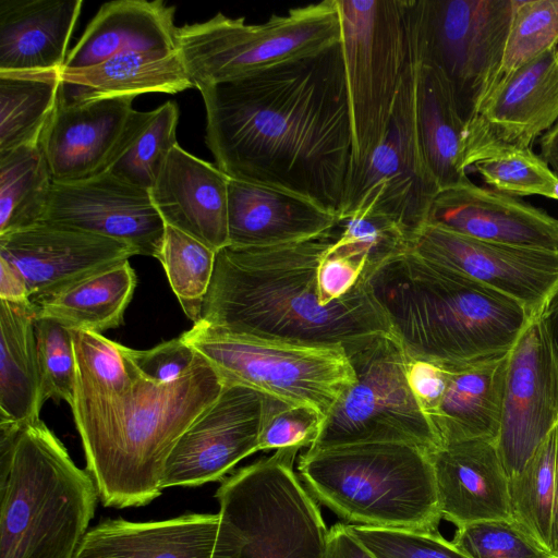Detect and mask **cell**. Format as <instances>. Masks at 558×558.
<instances>
[{
	"label": "cell",
	"instance_id": "cell-1",
	"mask_svg": "<svg viewBox=\"0 0 558 558\" xmlns=\"http://www.w3.org/2000/svg\"><path fill=\"white\" fill-rule=\"evenodd\" d=\"M197 89L206 110L205 141L223 173L299 194L339 214L352 154L340 43Z\"/></svg>",
	"mask_w": 558,
	"mask_h": 558
},
{
	"label": "cell",
	"instance_id": "cell-2",
	"mask_svg": "<svg viewBox=\"0 0 558 558\" xmlns=\"http://www.w3.org/2000/svg\"><path fill=\"white\" fill-rule=\"evenodd\" d=\"M338 233L219 250L196 323L230 335L308 345H343L366 335L393 333L362 279L343 298L320 303L317 269Z\"/></svg>",
	"mask_w": 558,
	"mask_h": 558
},
{
	"label": "cell",
	"instance_id": "cell-3",
	"mask_svg": "<svg viewBox=\"0 0 558 558\" xmlns=\"http://www.w3.org/2000/svg\"><path fill=\"white\" fill-rule=\"evenodd\" d=\"M223 386L197 353L193 365L171 383L141 376L120 395L75 392L71 409L102 505L142 507L159 497L171 450Z\"/></svg>",
	"mask_w": 558,
	"mask_h": 558
},
{
	"label": "cell",
	"instance_id": "cell-4",
	"mask_svg": "<svg viewBox=\"0 0 558 558\" xmlns=\"http://www.w3.org/2000/svg\"><path fill=\"white\" fill-rule=\"evenodd\" d=\"M366 282L408 355L441 366L508 354L533 317L517 301L413 250Z\"/></svg>",
	"mask_w": 558,
	"mask_h": 558
},
{
	"label": "cell",
	"instance_id": "cell-5",
	"mask_svg": "<svg viewBox=\"0 0 558 558\" xmlns=\"http://www.w3.org/2000/svg\"><path fill=\"white\" fill-rule=\"evenodd\" d=\"M98 488L39 418L25 425L0 463V558H74Z\"/></svg>",
	"mask_w": 558,
	"mask_h": 558
},
{
	"label": "cell",
	"instance_id": "cell-6",
	"mask_svg": "<svg viewBox=\"0 0 558 558\" xmlns=\"http://www.w3.org/2000/svg\"><path fill=\"white\" fill-rule=\"evenodd\" d=\"M298 475L345 524L437 533L441 518L430 454L403 442L303 452Z\"/></svg>",
	"mask_w": 558,
	"mask_h": 558
},
{
	"label": "cell",
	"instance_id": "cell-7",
	"mask_svg": "<svg viewBox=\"0 0 558 558\" xmlns=\"http://www.w3.org/2000/svg\"><path fill=\"white\" fill-rule=\"evenodd\" d=\"M340 38L336 0L294 8L260 24L217 13L177 31L178 51L196 88L315 56Z\"/></svg>",
	"mask_w": 558,
	"mask_h": 558
},
{
	"label": "cell",
	"instance_id": "cell-8",
	"mask_svg": "<svg viewBox=\"0 0 558 558\" xmlns=\"http://www.w3.org/2000/svg\"><path fill=\"white\" fill-rule=\"evenodd\" d=\"M352 154L347 183L384 141L410 64L405 0H336Z\"/></svg>",
	"mask_w": 558,
	"mask_h": 558
},
{
	"label": "cell",
	"instance_id": "cell-9",
	"mask_svg": "<svg viewBox=\"0 0 558 558\" xmlns=\"http://www.w3.org/2000/svg\"><path fill=\"white\" fill-rule=\"evenodd\" d=\"M342 347L354 368L355 381L333 404L307 449L403 442L429 454L438 450L440 439L410 389V356L397 336L377 332Z\"/></svg>",
	"mask_w": 558,
	"mask_h": 558
},
{
	"label": "cell",
	"instance_id": "cell-10",
	"mask_svg": "<svg viewBox=\"0 0 558 558\" xmlns=\"http://www.w3.org/2000/svg\"><path fill=\"white\" fill-rule=\"evenodd\" d=\"M299 451L278 449L221 481L215 497L243 538L238 558H325L328 529L293 469Z\"/></svg>",
	"mask_w": 558,
	"mask_h": 558
},
{
	"label": "cell",
	"instance_id": "cell-11",
	"mask_svg": "<svg viewBox=\"0 0 558 558\" xmlns=\"http://www.w3.org/2000/svg\"><path fill=\"white\" fill-rule=\"evenodd\" d=\"M513 0H405L410 56L447 78L464 121L495 86Z\"/></svg>",
	"mask_w": 558,
	"mask_h": 558
},
{
	"label": "cell",
	"instance_id": "cell-12",
	"mask_svg": "<svg viewBox=\"0 0 558 558\" xmlns=\"http://www.w3.org/2000/svg\"><path fill=\"white\" fill-rule=\"evenodd\" d=\"M182 337L225 384L246 386L288 404L314 408L324 417L355 381L342 345L235 336L201 323Z\"/></svg>",
	"mask_w": 558,
	"mask_h": 558
},
{
	"label": "cell",
	"instance_id": "cell-13",
	"mask_svg": "<svg viewBox=\"0 0 558 558\" xmlns=\"http://www.w3.org/2000/svg\"><path fill=\"white\" fill-rule=\"evenodd\" d=\"M440 187L421 147L415 107V65L410 57L384 141L344 190L341 222L361 210L395 220L412 245L428 223Z\"/></svg>",
	"mask_w": 558,
	"mask_h": 558
},
{
	"label": "cell",
	"instance_id": "cell-14",
	"mask_svg": "<svg viewBox=\"0 0 558 558\" xmlns=\"http://www.w3.org/2000/svg\"><path fill=\"white\" fill-rule=\"evenodd\" d=\"M558 121V44L498 80L464 124L461 166L497 151L531 148Z\"/></svg>",
	"mask_w": 558,
	"mask_h": 558
},
{
	"label": "cell",
	"instance_id": "cell-15",
	"mask_svg": "<svg viewBox=\"0 0 558 558\" xmlns=\"http://www.w3.org/2000/svg\"><path fill=\"white\" fill-rule=\"evenodd\" d=\"M268 396L225 384L218 398L189 426L171 450L162 488L199 486L225 478L241 460L259 451Z\"/></svg>",
	"mask_w": 558,
	"mask_h": 558
},
{
	"label": "cell",
	"instance_id": "cell-16",
	"mask_svg": "<svg viewBox=\"0 0 558 558\" xmlns=\"http://www.w3.org/2000/svg\"><path fill=\"white\" fill-rule=\"evenodd\" d=\"M558 422V369L534 315L508 356L496 448L509 480Z\"/></svg>",
	"mask_w": 558,
	"mask_h": 558
},
{
	"label": "cell",
	"instance_id": "cell-17",
	"mask_svg": "<svg viewBox=\"0 0 558 558\" xmlns=\"http://www.w3.org/2000/svg\"><path fill=\"white\" fill-rule=\"evenodd\" d=\"M412 250L517 301L531 316L558 286V252L485 242L432 223Z\"/></svg>",
	"mask_w": 558,
	"mask_h": 558
},
{
	"label": "cell",
	"instance_id": "cell-18",
	"mask_svg": "<svg viewBox=\"0 0 558 558\" xmlns=\"http://www.w3.org/2000/svg\"><path fill=\"white\" fill-rule=\"evenodd\" d=\"M44 222L109 238L157 259L166 230L149 191L110 172L77 182L53 181Z\"/></svg>",
	"mask_w": 558,
	"mask_h": 558
},
{
	"label": "cell",
	"instance_id": "cell-19",
	"mask_svg": "<svg viewBox=\"0 0 558 558\" xmlns=\"http://www.w3.org/2000/svg\"><path fill=\"white\" fill-rule=\"evenodd\" d=\"M242 546L220 512L148 522L119 518L89 529L74 558H238Z\"/></svg>",
	"mask_w": 558,
	"mask_h": 558
},
{
	"label": "cell",
	"instance_id": "cell-20",
	"mask_svg": "<svg viewBox=\"0 0 558 558\" xmlns=\"http://www.w3.org/2000/svg\"><path fill=\"white\" fill-rule=\"evenodd\" d=\"M134 255L119 241L49 222L0 235V257L22 271L33 303Z\"/></svg>",
	"mask_w": 558,
	"mask_h": 558
},
{
	"label": "cell",
	"instance_id": "cell-21",
	"mask_svg": "<svg viewBox=\"0 0 558 558\" xmlns=\"http://www.w3.org/2000/svg\"><path fill=\"white\" fill-rule=\"evenodd\" d=\"M133 97L66 100L61 97L39 146L54 182L87 180L111 165L133 108Z\"/></svg>",
	"mask_w": 558,
	"mask_h": 558
},
{
	"label": "cell",
	"instance_id": "cell-22",
	"mask_svg": "<svg viewBox=\"0 0 558 558\" xmlns=\"http://www.w3.org/2000/svg\"><path fill=\"white\" fill-rule=\"evenodd\" d=\"M428 223L485 242L558 252L557 218L472 181L441 190L433 202Z\"/></svg>",
	"mask_w": 558,
	"mask_h": 558
},
{
	"label": "cell",
	"instance_id": "cell-23",
	"mask_svg": "<svg viewBox=\"0 0 558 558\" xmlns=\"http://www.w3.org/2000/svg\"><path fill=\"white\" fill-rule=\"evenodd\" d=\"M229 184L230 178L216 165L177 144L149 194L166 226L218 252L229 245Z\"/></svg>",
	"mask_w": 558,
	"mask_h": 558
},
{
	"label": "cell",
	"instance_id": "cell-24",
	"mask_svg": "<svg viewBox=\"0 0 558 558\" xmlns=\"http://www.w3.org/2000/svg\"><path fill=\"white\" fill-rule=\"evenodd\" d=\"M441 518L456 526L511 520L509 478L495 440L470 439L430 454Z\"/></svg>",
	"mask_w": 558,
	"mask_h": 558
},
{
	"label": "cell",
	"instance_id": "cell-25",
	"mask_svg": "<svg viewBox=\"0 0 558 558\" xmlns=\"http://www.w3.org/2000/svg\"><path fill=\"white\" fill-rule=\"evenodd\" d=\"M339 214L299 194L230 179L229 245L260 247L320 238L340 227Z\"/></svg>",
	"mask_w": 558,
	"mask_h": 558
},
{
	"label": "cell",
	"instance_id": "cell-26",
	"mask_svg": "<svg viewBox=\"0 0 558 558\" xmlns=\"http://www.w3.org/2000/svg\"><path fill=\"white\" fill-rule=\"evenodd\" d=\"M82 0H1L0 73L61 72Z\"/></svg>",
	"mask_w": 558,
	"mask_h": 558
},
{
	"label": "cell",
	"instance_id": "cell-27",
	"mask_svg": "<svg viewBox=\"0 0 558 558\" xmlns=\"http://www.w3.org/2000/svg\"><path fill=\"white\" fill-rule=\"evenodd\" d=\"M175 7L161 0H116L100 7L69 51L61 74L128 51L178 50Z\"/></svg>",
	"mask_w": 558,
	"mask_h": 558
},
{
	"label": "cell",
	"instance_id": "cell-28",
	"mask_svg": "<svg viewBox=\"0 0 558 558\" xmlns=\"http://www.w3.org/2000/svg\"><path fill=\"white\" fill-rule=\"evenodd\" d=\"M509 353L461 366H442L446 388L428 417L441 446L496 439Z\"/></svg>",
	"mask_w": 558,
	"mask_h": 558
},
{
	"label": "cell",
	"instance_id": "cell-29",
	"mask_svg": "<svg viewBox=\"0 0 558 558\" xmlns=\"http://www.w3.org/2000/svg\"><path fill=\"white\" fill-rule=\"evenodd\" d=\"M61 77V97L74 101L177 94L194 87L178 50L122 52Z\"/></svg>",
	"mask_w": 558,
	"mask_h": 558
},
{
	"label": "cell",
	"instance_id": "cell-30",
	"mask_svg": "<svg viewBox=\"0 0 558 558\" xmlns=\"http://www.w3.org/2000/svg\"><path fill=\"white\" fill-rule=\"evenodd\" d=\"M411 59L415 65L416 126L426 163L440 191L465 184L471 181L461 166L465 123L451 87L436 66Z\"/></svg>",
	"mask_w": 558,
	"mask_h": 558
},
{
	"label": "cell",
	"instance_id": "cell-31",
	"mask_svg": "<svg viewBox=\"0 0 558 558\" xmlns=\"http://www.w3.org/2000/svg\"><path fill=\"white\" fill-rule=\"evenodd\" d=\"M31 300H0V421L27 425L39 420L44 402Z\"/></svg>",
	"mask_w": 558,
	"mask_h": 558
},
{
	"label": "cell",
	"instance_id": "cell-32",
	"mask_svg": "<svg viewBox=\"0 0 558 558\" xmlns=\"http://www.w3.org/2000/svg\"><path fill=\"white\" fill-rule=\"evenodd\" d=\"M136 287L129 260L32 302L37 316L53 318L70 329L101 333L118 328Z\"/></svg>",
	"mask_w": 558,
	"mask_h": 558
},
{
	"label": "cell",
	"instance_id": "cell-33",
	"mask_svg": "<svg viewBox=\"0 0 558 558\" xmlns=\"http://www.w3.org/2000/svg\"><path fill=\"white\" fill-rule=\"evenodd\" d=\"M61 87L57 71L0 73V153L39 144Z\"/></svg>",
	"mask_w": 558,
	"mask_h": 558
},
{
	"label": "cell",
	"instance_id": "cell-34",
	"mask_svg": "<svg viewBox=\"0 0 558 558\" xmlns=\"http://www.w3.org/2000/svg\"><path fill=\"white\" fill-rule=\"evenodd\" d=\"M52 186L39 144L0 153V235L44 222Z\"/></svg>",
	"mask_w": 558,
	"mask_h": 558
},
{
	"label": "cell",
	"instance_id": "cell-35",
	"mask_svg": "<svg viewBox=\"0 0 558 558\" xmlns=\"http://www.w3.org/2000/svg\"><path fill=\"white\" fill-rule=\"evenodd\" d=\"M179 106L168 100L150 111L134 110L106 172L149 191L169 153L178 144Z\"/></svg>",
	"mask_w": 558,
	"mask_h": 558
},
{
	"label": "cell",
	"instance_id": "cell-36",
	"mask_svg": "<svg viewBox=\"0 0 558 558\" xmlns=\"http://www.w3.org/2000/svg\"><path fill=\"white\" fill-rule=\"evenodd\" d=\"M556 426L520 473L509 480L511 520L549 551L555 505Z\"/></svg>",
	"mask_w": 558,
	"mask_h": 558
},
{
	"label": "cell",
	"instance_id": "cell-37",
	"mask_svg": "<svg viewBox=\"0 0 558 558\" xmlns=\"http://www.w3.org/2000/svg\"><path fill=\"white\" fill-rule=\"evenodd\" d=\"M340 226L341 231L327 254L344 256L361 264V279L365 282L384 264L413 247L403 229L377 211H357Z\"/></svg>",
	"mask_w": 558,
	"mask_h": 558
},
{
	"label": "cell",
	"instance_id": "cell-38",
	"mask_svg": "<svg viewBox=\"0 0 558 558\" xmlns=\"http://www.w3.org/2000/svg\"><path fill=\"white\" fill-rule=\"evenodd\" d=\"M216 253L196 239L166 226L158 259L185 315L196 323L209 288Z\"/></svg>",
	"mask_w": 558,
	"mask_h": 558
},
{
	"label": "cell",
	"instance_id": "cell-39",
	"mask_svg": "<svg viewBox=\"0 0 558 558\" xmlns=\"http://www.w3.org/2000/svg\"><path fill=\"white\" fill-rule=\"evenodd\" d=\"M75 360V392L120 395L141 377L123 345L101 333L71 329Z\"/></svg>",
	"mask_w": 558,
	"mask_h": 558
},
{
	"label": "cell",
	"instance_id": "cell-40",
	"mask_svg": "<svg viewBox=\"0 0 558 558\" xmlns=\"http://www.w3.org/2000/svg\"><path fill=\"white\" fill-rule=\"evenodd\" d=\"M557 44L558 0H513L498 80Z\"/></svg>",
	"mask_w": 558,
	"mask_h": 558
},
{
	"label": "cell",
	"instance_id": "cell-41",
	"mask_svg": "<svg viewBox=\"0 0 558 558\" xmlns=\"http://www.w3.org/2000/svg\"><path fill=\"white\" fill-rule=\"evenodd\" d=\"M470 168L495 191L515 197H555L558 177L532 148L504 149Z\"/></svg>",
	"mask_w": 558,
	"mask_h": 558
},
{
	"label": "cell",
	"instance_id": "cell-42",
	"mask_svg": "<svg viewBox=\"0 0 558 558\" xmlns=\"http://www.w3.org/2000/svg\"><path fill=\"white\" fill-rule=\"evenodd\" d=\"M35 337L43 402L62 400L72 407L76 360L71 329L53 318L36 316Z\"/></svg>",
	"mask_w": 558,
	"mask_h": 558
},
{
	"label": "cell",
	"instance_id": "cell-43",
	"mask_svg": "<svg viewBox=\"0 0 558 558\" xmlns=\"http://www.w3.org/2000/svg\"><path fill=\"white\" fill-rule=\"evenodd\" d=\"M450 542L469 558H554L512 520L459 525Z\"/></svg>",
	"mask_w": 558,
	"mask_h": 558
},
{
	"label": "cell",
	"instance_id": "cell-44",
	"mask_svg": "<svg viewBox=\"0 0 558 558\" xmlns=\"http://www.w3.org/2000/svg\"><path fill=\"white\" fill-rule=\"evenodd\" d=\"M376 558H469L438 532H416L347 524Z\"/></svg>",
	"mask_w": 558,
	"mask_h": 558
},
{
	"label": "cell",
	"instance_id": "cell-45",
	"mask_svg": "<svg viewBox=\"0 0 558 558\" xmlns=\"http://www.w3.org/2000/svg\"><path fill=\"white\" fill-rule=\"evenodd\" d=\"M324 420L314 408L288 404L268 396L258 449L308 448L316 439Z\"/></svg>",
	"mask_w": 558,
	"mask_h": 558
},
{
	"label": "cell",
	"instance_id": "cell-46",
	"mask_svg": "<svg viewBox=\"0 0 558 558\" xmlns=\"http://www.w3.org/2000/svg\"><path fill=\"white\" fill-rule=\"evenodd\" d=\"M123 352L138 374L155 384H167L178 379L193 365L197 355L182 335L148 350H135L123 345Z\"/></svg>",
	"mask_w": 558,
	"mask_h": 558
},
{
	"label": "cell",
	"instance_id": "cell-47",
	"mask_svg": "<svg viewBox=\"0 0 558 558\" xmlns=\"http://www.w3.org/2000/svg\"><path fill=\"white\" fill-rule=\"evenodd\" d=\"M363 266L351 258L328 255L327 252L317 269V288L323 305L347 295L361 280Z\"/></svg>",
	"mask_w": 558,
	"mask_h": 558
},
{
	"label": "cell",
	"instance_id": "cell-48",
	"mask_svg": "<svg viewBox=\"0 0 558 558\" xmlns=\"http://www.w3.org/2000/svg\"><path fill=\"white\" fill-rule=\"evenodd\" d=\"M407 377L417 404L424 414L429 417L446 388L445 368L433 362L410 357Z\"/></svg>",
	"mask_w": 558,
	"mask_h": 558
},
{
	"label": "cell",
	"instance_id": "cell-49",
	"mask_svg": "<svg viewBox=\"0 0 558 558\" xmlns=\"http://www.w3.org/2000/svg\"><path fill=\"white\" fill-rule=\"evenodd\" d=\"M325 558H376L347 527L345 523L328 529Z\"/></svg>",
	"mask_w": 558,
	"mask_h": 558
},
{
	"label": "cell",
	"instance_id": "cell-50",
	"mask_svg": "<svg viewBox=\"0 0 558 558\" xmlns=\"http://www.w3.org/2000/svg\"><path fill=\"white\" fill-rule=\"evenodd\" d=\"M0 300L28 301L29 291L22 271L8 259L0 257Z\"/></svg>",
	"mask_w": 558,
	"mask_h": 558
},
{
	"label": "cell",
	"instance_id": "cell-51",
	"mask_svg": "<svg viewBox=\"0 0 558 558\" xmlns=\"http://www.w3.org/2000/svg\"><path fill=\"white\" fill-rule=\"evenodd\" d=\"M535 315L558 369V286Z\"/></svg>",
	"mask_w": 558,
	"mask_h": 558
},
{
	"label": "cell",
	"instance_id": "cell-52",
	"mask_svg": "<svg viewBox=\"0 0 558 558\" xmlns=\"http://www.w3.org/2000/svg\"><path fill=\"white\" fill-rule=\"evenodd\" d=\"M541 157L558 174V121L539 137Z\"/></svg>",
	"mask_w": 558,
	"mask_h": 558
},
{
	"label": "cell",
	"instance_id": "cell-53",
	"mask_svg": "<svg viewBox=\"0 0 558 558\" xmlns=\"http://www.w3.org/2000/svg\"><path fill=\"white\" fill-rule=\"evenodd\" d=\"M549 553L554 558H558V422L556 424L555 505L549 537Z\"/></svg>",
	"mask_w": 558,
	"mask_h": 558
},
{
	"label": "cell",
	"instance_id": "cell-54",
	"mask_svg": "<svg viewBox=\"0 0 558 558\" xmlns=\"http://www.w3.org/2000/svg\"><path fill=\"white\" fill-rule=\"evenodd\" d=\"M558 177V174H557ZM555 201H558V184H557V187H556V192H555V197H554Z\"/></svg>",
	"mask_w": 558,
	"mask_h": 558
}]
</instances>
